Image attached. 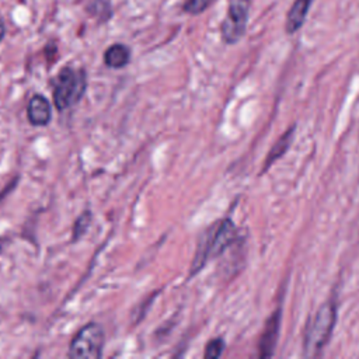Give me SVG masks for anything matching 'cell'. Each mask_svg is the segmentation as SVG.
I'll list each match as a JSON object with an SVG mask.
<instances>
[{"label": "cell", "instance_id": "cell-8", "mask_svg": "<svg viewBox=\"0 0 359 359\" xmlns=\"http://www.w3.org/2000/svg\"><path fill=\"white\" fill-rule=\"evenodd\" d=\"M313 0H294L292 7L287 11L285 29L287 34H294L302 28V25L306 21L307 13L310 10Z\"/></svg>", "mask_w": 359, "mask_h": 359}, {"label": "cell", "instance_id": "cell-6", "mask_svg": "<svg viewBox=\"0 0 359 359\" xmlns=\"http://www.w3.org/2000/svg\"><path fill=\"white\" fill-rule=\"evenodd\" d=\"M27 118L34 126H45L52 119V107L46 97L35 94L31 97L27 107Z\"/></svg>", "mask_w": 359, "mask_h": 359}, {"label": "cell", "instance_id": "cell-2", "mask_svg": "<svg viewBox=\"0 0 359 359\" xmlns=\"http://www.w3.org/2000/svg\"><path fill=\"white\" fill-rule=\"evenodd\" d=\"M86 88L87 76L83 69H74L72 66L62 67L53 87V102L56 108L63 111L76 105L84 95Z\"/></svg>", "mask_w": 359, "mask_h": 359}, {"label": "cell", "instance_id": "cell-14", "mask_svg": "<svg viewBox=\"0 0 359 359\" xmlns=\"http://www.w3.org/2000/svg\"><path fill=\"white\" fill-rule=\"evenodd\" d=\"M4 32H6V28H4V22H3V20H1V17H0V41L3 39V36H4Z\"/></svg>", "mask_w": 359, "mask_h": 359}, {"label": "cell", "instance_id": "cell-13", "mask_svg": "<svg viewBox=\"0 0 359 359\" xmlns=\"http://www.w3.org/2000/svg\"><path fill=\"white\" fill-rule=\"evenodd\" d=\"M223 348H224L223 339H220V338L212 339V341L206 345L205 358H208V359H216V358H219V356L222 355V352H223Z\"/></svg>", "mask_w": 359, "mask_h": 359}, {"label": "cell", "instance_id": "cell-11", "mask_svg": "<svg viewBox=\"0 0 359 359\" xmlns=\"http://www.w3.org/2000/svg\"><path fill=\"white\" fill-rule=\"evenodd\" d=\"M90 222H91V212H88V210L81 213L77 217V220L74 222V226H73V241H76V240L83 237V234L90 227Z\"/></svg>", "mask_w": 359, "mask_h": 359}, {"label": "cell", "instance_id": "cell-7", "mask_svg": "<svg viewBox=\"0 0 359 359\" xmlns=\"http://www.w3.org/2000/svg\"><path fill=\"white\" fill-rule=\"evenodd\" d=\"M279 324H280V314H279V311H276L266 321L265 330L262 332V338L259 342V356L261 358H268V356L273 355V348L276 345L278 332H279Z\"/></svg>", "mask_w": 359, "mask_h": 359}, {"label": "cell", "instance_id": "cell-3", "mask_svg": "<svg viewBox=\"0 0 359 359\" xmlns=\"http://www.w3.org/2000/svg\"><path fill=\"white\" fill-rule=\"evenodd\" d=\"M337 318V309L332 302L321 306L310 321L304 337V353L309 356L318 355L330 341Z\"/></svg>", "mask_w": 359, "mask_h": 359}, {"label": "cell", "instance_id": "cell-1", "mask_svg": "<svg viewBox=\"0 0 359 359\" xmlns=\"http://www.w3.org/2000/svg\"><path fill=\"white\" fill-rule=\"evenodd\" d=\"M234 237L236 229L233 222L229 219L217 222L210 229H208L198 243L194 262L191 265V273L201 271L209 258L222 254L231 244Z\"/></svg>", "mask_w": 359, "mask_h": 359}, {"label": "cell", "instance_id": "cell-12", "mask_svg": "<svg viewBox=\"0 0 359 359\" xmlns=\"http://www.w3.org/2000/svg\"><path fill=\"white\" fill-rule=\"evenodd\" d=\"M215 0H185L184 1V11L191 14V15H196L203 13Z\"/></svg>", "mask_w": 359, "mask_h": 359}, {"label": "cell", "instance_id": "cell-9", "mask_svg": "<svg viewBox=\"0 0 359 359\" xmlns=\"http://www.w3.org/2000/svg\"><path fill=\"white\" fill-rule=\"evenodd\" d=\"M130 60V50L123 43L111 45L104 53V62L108 67L121 69L125 67Z\"/></svg>", "mask_w": 359, "mask_h": 359}, {"label": "cell", "instance_id": "cell-4", "mask_svg": "<svg viewBox=\"0 0 359 359\" xmlns=\"http://www.w3.org/2000/svg\"><path fill=\"white\" fill-rule=\"evenodd\" d=\"M104 330L98 323H88L73 337L69 346L70 359H98L102 356Z\"/></svg>", "mask_w": 359, "mask_h": 359}, {"label": "cell", "instance_id": "cell-15", "mask_svg": "<svg viewBox=\"0 0 359 359\" xmlns=\"http://www.w3.org/2000/svg\"><path fill=\"white\" fill-rule=\"evenodd\" d=\"M1 250H3V247H1V241H0V252H1Z\"/></svg>", "mask_w": 359, "mask_h": 359}, {"label": "cell", "instance_id": "cell-5", "mask_svg": "<svg viewBox=\"0 0 359 359\" xmlns=\"http://www.w3.org/2000/svg\"><path fill=\"white\" fill-rule=\"evenodd\" d=\"M251 0H230L226 17L220 24V34L226 43H236L245 32Z\"/></svg>", "mask_w": 359, "mask_h": 359}, {"label": "cell", "instance_id": "cell-10", "mask_svg": "<svg viewBox=\"0 0 359 359\" xmlns=\"http://www.w3.org/2000/svg\"><path fill=\"white\" fill-rule=\"evenodd\" d=\"M293 130H294V128L292 126L287 132H285L276 142H275V144L272 146V149L269 150V153H268V156H266V160H265V163H264V170H268L276 160H279L283 154H285V151L289 149V146H290V143H292V139H293Z\"/></svg>", "mask_w": 359, "mask_h": 359}]
</instances>
